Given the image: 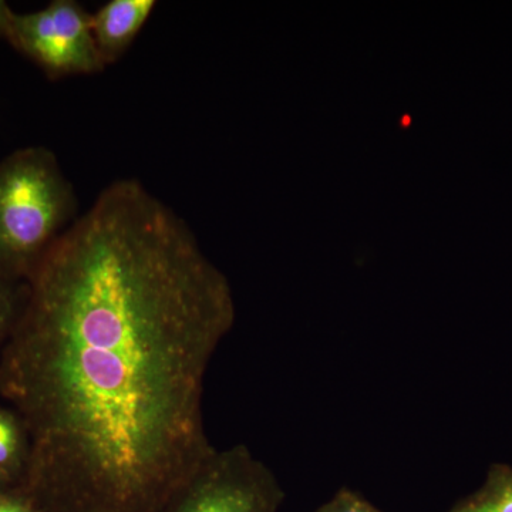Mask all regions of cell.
<instances>
[{"instance_id": "obj_8", "label": "cell", "mask_w": 512, "mask_h": 512, "mask_svg": "<svg viewBox=\"0 0 512 512\" xmlns=\"http://www.w3.org/2000/svg\"><path fill=\"white\" fill-rule=\"evenodd\" d=\"M26 298V282H10L0 278V350L18 322Z\"/></svg>"}, {"instance_id": "obj_6", "label": "cell", "mask_w": 512, "mask_h": 512, "mask_svg": "<svg viewBox=\"0 0 512 512\" xmlns=\"http://www.w3.org/2000/svg\"><path fill=\"white\" fill-rule=\"evenodd\" d=\"M30 461V437L22 417L12 407L0 406V468L18 487Z\"/></svg>"}, {"instance_id": "obj_5", "label": "cell", "mask_w": 512, "mask_h": 512, "mask_svg": "<svg viewBox=\"0 0 512 512\" xmlns=\"http://www.w3.org/2000/svg\"><path fill=\"white\" fill-rule=\"evenodd\" d=\"M154 0H110L92 15L94 45L104 67L116 63L153 15Z\"/></svg>"}, {"instance_id": "obj_2", "label": "cell", "mask_w": 512, "mask_h": 512, "mask_svg": "<svg viewBox=\"0 0 512 512\" xmlns=\"http://www.w3.org/2000/svg\"><path fill=\"white\" fill-rule=\"evenodd\" d=\"M69 178L49 148H20L0 161V278L26 282L77 220Z\"/></svg>"}, {"instance_id": "obj_12", "label": "cell", "mask_w": 512, "mask_h": 512, "mask_svg": "<svg viewBox=\"0 0 512 512\" xmlns=\"http://www.w3.org/2000/svg\"><path fill=\"white\" fill-rule=\"evenodd\" d=\"M13 488H18V485L13 483L10 480L8 474L0 468V493H5V491L13 490Z\"/></svg>"}, {"instance_id": "obj_11", "label": "cell", "mask_w": 512, "mask_h": 512, "mask_svg": "<svg viewBox=\"0 0 512 512\" xmlns=\"http://www.w3.org/2000/svg\"><path fill=\"white\" fill-rule=\"evenodd\" d=\"M15 13L16 12H13L8 3L0 0V39L6 40V42H8L10 26H12Z\"/></svg>"}, {"instance_id": "obj_3", "label": "cell", "mask_w": 512, "mask_h": 512, "mask_svg": "<svg viewBox=\"0 0 512 512\" xmlns=\"http://www.w3.org/2000/svg\"><path fill=\"white\" fill-rule=\"evenodd\" d=\"M285 491L248 447L214 448L156 512H278Z\"/></svg>"}, {"instance_id": "obj_4", "label": "cell", "mask_w": 512, "mask_h": 512, "mask_svg": "<svg viewBox=\"0 0 512 512\" xmlns=\"http://www.w3.org/2000/svg\"><path fill=\"white\" fill-rule=\"evenodd\" d=\"M10 45L52 79L104 70L94 45L92 15L73 0H53L32 13H15Z\"/></svg>"}, {"instance_id": "obj_10", "label": "cell", "mask_w": 512, "mask_h": 512, "mask_svg": "<svg viewBox=\"0 0 512 512\" xmlns=\"http://www.w3.org/2000/svg\"><path fill=\"white\" fill-rule=\"evenodd\" d=\"M0 512H42L22 488L0 493Z\"/></svg>"}, {"instance_id": "obj_9", "label": "cell", "mask_w": 512, "mask_h": 512, "mask_svg": "<svg viewBox=\"0 0 512 512\" xmlns=\"http://www.w3.org/2000/svg\"><path fill=\"white\" fill-rule=\"evenodd\" d=\"M313 512H383L375 507L370 501H367L362 495L349 490V488H340L338 493L329 498L326 503L319 505Z\"/></svg>"}, {"instance_id": "obj_1", "label": "cell", "mask_w": 512, "mask_h": 512, "mask_svg": "<svg viewBox=\"0 0 512 512\" xmlns=\"http://www.w3.org/2000/svg\"><path fill=\"white\" fill-rule=\"evenodd\" d=\"M231 286L136 180L100 192L26 281L0 396L30 437L19 488L42 512H156L214 446L205 376Z\"/></svg>"}, {"instance_id": "obj_7", "label": "cell", "mask_w": 512, "mask_h": 512, "mask_svg": "<svg viewBox=\"0 0 512 512\" xmlns=\"http://www.w3.org/2000/svg\"><path fill=\"white\" fill-rule=\"evenodd\" d=\"M447 512H512V468L493 464L484 484Z\"/></svg>"}]
</instances>
